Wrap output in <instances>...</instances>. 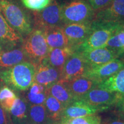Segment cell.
I'll use <instances>...</instances> for the list:
<instances>
[{
  "mask_svg": "<svg viewBox=\"0 0 124 124\" xmlns=\"http://www.w3.org/2000/svg\"><path fill=\"white\" fill-rule=\"evenodd\" d=\"M96 108L80 100H76L64 108L61 118L62 122L76 118L93 115L100 111Z\"/></svg>",
  "mask_w": 124,
  "mask_h": 124,
  "instance_id": "obj_12",
  "label": "cell"
},
{
  "mask_svg": "<svg viewBox=\"0 0 124 124\" xmlns=\"http://www.w3.org/2000/svg\"><path fill=\"white\" fill-rule=\"evenodd\" d=\"M21 48L29 62L37 66L46 58L49 51L44 32L36 28L27 35Z\"/></svg>",
  "mask_w": 124,
  "mask_h": 124,
  "instance_id": "obj_5",
  "label": "cell"
},
{
  "mask_svg": "<svg viewBox=\"0 0 124 124\" xmlns=\"http://www.w3.org/2000/svg\"><path fill=\"white\" fill-rule=\"evenodd\" d=\"M0 12L8 24L20 35H28L33 30L28 16L12 0H0Z\"/></svg>",
  "mask_w": 124,
  "mask_h": 124,
  "instance_id": "obj_3",
  "label": "cell"
},
{
  "mask_svg": "<svg viewBox=\"0 0 124 124\" xmlns=\"http://www.w3.org/2000/svg\"><path fill=\"white\" fill-rule=\"evenodd\" d=\"M116 33L118 39L121 45L122 52H124V25L121 26L116 31Z\"/></svg>",
  "mask_w": 124,
  "mask_h": 124,
  "instance_id": "obj_31",
  "label": "cell"
},
{
  "mask_svg": "<svg viewBox=\"0 0 124 124\" xmlns=\"http://www.w3.org/2000/svg\"><path fill=\"white\" fill-rule=\"evenodd\" d=\"M63 83L75 100L79 99L91 89L96 87L98 85L96 82L84 77L77 78Z\"/></svg>",
  "mask_w": 124,
  "mask_h": 124,
  "instance_id": "obj_16",
  "label": "cell"
},
{
  "mask_svg": "<svg viewBox=\"0 0 124 124\" xmlns=\"http://www.w3.org/2000/svg\"><path fill=\"white\" fill-rule=\"evenodd\" d=\"M14 122L16 124H26L29 118L28 110L25 102L17 98L9 111Z\"/></svg>",
  "mask_w": 124,
  "mask_h": 124,
  "instance_id": "obj_22",
  "label": "cell"
},
{
  "mask_svg": "<svg viewBox=\"0 0 124 124\" xmlns=\"http://www.w3.org/2000/svg\"><path fill=\"white\" fill-rule=\"evenodd\" d=\"M16 98L13 91L7 87H4L0 90V105L6 111L9 112Z\"/></svg>",
  "mask_w": 124,
  "mask_h": 124,
  "instance_id": "obj_25",
  "label": "cell"
},
{
  "mask_svg": "<svg viewBox=\"0 0 124 124\" xmlns=\"http://www.w3.org/2000/svg\"><path fill=\"white\" fill-rule=\"evenodd\" d=\"M86 62L88 66H95L105 64L117 59L118 54L113 49L103 47L79 52Z\"/></svg>",
  "mask_w": 124,
  "mask_h": 124,
  "instance_id": "obj_13",
  "label": "cell"
},
{
  "mask_svg": "<svg viewBox=\"0 0 124 124\" xmlns=\"http://www.w3.org/2000/svg\"><path fill=\"white\" fill-rule=\"evenodd\" d=\"M124 68V62L117 59L105 64L95 66H88L83 77L97 82L98 84L117 73Z\"/></svg>",
  "mask_w": 124,
  "mask_h": 124,
  "instance_id": "obj_9",
  "label": "cell"
},
{
  "mask_svg": "<svg viewBox=\"0 0 124 124\" xmlns=\"http://www.w3.org/2000/svg\"><path fill=\"white\" fill-rule=\"evenodd\" d=\"M27 59L22 48L14 49L8 51L0 52V67L10 68L25 62Z\"/></svg>",
  "mask_w": 124,
  "mask_h": 124,
  "instance_id": "obj_21",
  "label": "cell"
},
{
  "mask_svg": "<svg viewBox=\"0 0 124 124\" xmlns=\"http://www.w3.org/2000/svg\"><path fill=\"white\" fill-rule=\"evenodd\" d=\"M36 67L29 61L23 62L0 72V78L13 89L26 90L34 82Z\"/></svg>",
  "mask_w": 124,
  "mask_h": 124,
  "instance_id": "obj_1",
  "label": "cell"
},
{
  "mask_svg": "<svg viewBox=\"0 0 124 124\" xmlns=\"http://www.w3.org/2000/svg\"><path fill=\"white\" fill-rule=\"evenodd\" d=\"M86 1L96 12L108 6L110 3L111 0H86Z\"/></svg>",
  "mask_w": 124,
  "mask_h": 124,
  "instance_id": "obj_29",
  "label": "cell"
},
{
  "mask_svg": "<svg viewBox=\"0 0 124 124\" xmlns=\"http://www.w3.org/2000/svg\"><path fill=\"white\" fill-rule=\"evenodd\" d=\"M87 68L88 65L81 53L75 51L63 66L59 80L66 82L83 77Z\"/></svg>",
  "mask_w": 124,
  "mask_h": 124,
  "instance_id": "obj_7",
  "label": "cell"
},
{
  "mask_svg": "<svg viewBox=\"0 0 124 124\" xmlns=\"http://www.w3.org/2000/svg\"><path fill=\"white\" fill-rule=\"evenodd\" d=\"M101 118L100 116L93 114L83 117L76 118L62 122V124H101Z\"/></svg>",
  "mask_w": 124,
  "mask_h": 124,
  "instance_id": "obj_26",
  "label": "cell"
},
{
  "mask_svg": "<svg viewBox=\"0 0 124 124\" xmlns=\"http://www.w3.org/2000/svg\"><path fill=\"white\" fill-rule=\"evenodd\" d=\"M44 105L49 119L57 121L61 120L64 107L60 102L50 95H47Z\"/></svg>",
  "mask_w": 124,
  "mask_h": 124,
  "instance_id": "obj_23",
  "label": "cell"
},
{
  "mask_svg": "<svg viewBox=\"0 0 124 124\" xmlns=\"http://www.w3.org/2000/svg\"><path fill=\"white\" fill-rule=\"evenodd\" d=\"M29 119L33 124H46L50 120L44 105H32L28 109Z\"/></svg>",
  "mask_w": 124,
  "mask_h": 124,
  "instance_id": "obj_24",
  "label": "cell"
},
{
  "mask_svg": "<svg viewBox=\"0 0 124 124\" xmlns=\"http://www.w3.org/2000/svg\"><path fill=\"white\" fill-rule=\"evenodd\" d=\"M21 36L8 24L0 12V47H13L23 41Z\"/></svg>",
  "mask_w": 124,
  "mask_h": 124,
  "instance_id": "obj_15",
  "label": "cell"
},
{
  "mask_svg": "<svg viewBox=\"0 0 124 124\" xmlns=\"http://www.w3.org/2000/svg\"><path fill=\"white\" fill-rule=\"evenodd\" d=\"M0 124H7L5 114L1 107H0Z\"/></svg>",
  "mask_w": 124,
  "mask_h": 124,
  "instance_id": "obj_32",
  "label": "cell"
},
{
  "mask_svg": "<svg viewBox=\"0 0 124 124\" xmlns=\"http://www.w3.org/2000/svg\"><path fill=\"white\" fill-rule=\"evenodd\" d=\"M124 24L93 20L92 30L90 34L76 49L75 51L82 52L105 47L109 39Z\"/></svg>",
  "mask_w": 124,
  "mask_h": 124,
  "instance_id": "obj_2",
  "label": "cell"
},
{
  "mask_svg": "<svg viewBox=\"0 0 124 124\" xmlns=\"http://www.w3.org/2000/svg\"><path fill=\"white\" fill-rule=\"evenodd\" d=\"M118 111L122 116H124V94H120L115 103Z\"/></svg>",
  "mask_w": 124,
  "mask_h": 124,
  "instance_id": "obj_30",
  "label": "cell"
},
{
  "mask_svg": "<svg viewBox=\"0 0 124 124\" xmlns=\"http://www.w3.org/2000/svg\"><path fill=\"white\" fill-rule=\"evenodd\" d=\"M95 14V10L86 0H70L62 5L63 25L92 21Z\"/></svg>",
  "mask_w": 124,
  "mask_h": 124,
  "instance_id": "obj_4",
  "label": "cell"
},
{
  "mask_svg": "<svg viewBox=\"0 0 124 124\" xmlns=\"http://www.w3.org/2000/svg\"><path fill=\"white\" fill-rule=\"evenodd\" d=\"M93 20L124 24V0H111L108 6L95 12Z\"/></svg>",
  "mask_w": 124,
  "mask_h": 124,
  "instance_id": "obj_11",
  "label": "cell"
},
{
  "mask_svg": "<svg viewBox=\"0 0 124 124\" xmlns=\"http://www.w3.org/2000/svg\"><path fill=\"white\" fill-rule=\"evenodd\" d=\"M97 87L111 92L124 94V68L100 82Z\"/></svg>",
  "mask_w": 124,
  "mask_h": 124,
  "instance_id": "obj_20",
  "label": "cell"
},
{
  "mask_svg": "<svg viewBox=\"0 0 124 124\" xmlns=\"http://www.w3.org/2000/svg\"><path fill=\"white\" fill-rule=\"evenodd\" d=\"M74 52V49L70 46L54 48L49 50L44 60L61 72L66 61Z\"/></svg>",
  "mask_w": 124,
  "mask_h": 124,
  "instance_id": "obj_17",
  "label": "cell"
},
{
  "mask_svg": "<svg viewBox=\"0 0 124 124\" xmlns=\"http://www.w3.org/2000/svg\"><path fill=\"white\" fill-rule=\"evenodd\" d=\"M105 124H124V121L121 120H119V119H116V120L109 121Z\"/></svg>",
  "mask_w": 124,
  "mask_h": 124,
  "instance_id": "obj_33",
  "label": "cell"
},
{
  "mask_svg": "<svg viewBox=\"0 0 124 124\" xmlns=\"http://www.w3.org/2000/svg\"><path fill=\"white\" fill-rule=\"evenodd\" d=\"M43 31L49 50L56 48L69 46L68 39L65 35L62 27L51 28Z\"/></svg>",
  "mask_w": 124,
  "mask_h": 124,
  "instance_id": "obj_18",
  "label": "cell"
},
{
  "mask_svg": "<svg viewBox=\"0 0 124 124\" xmlns=\"http://www.w3.org/2000/svg\"><path fill=\"white\" fill-rule=\"evenodd\" d=\"M120 94L96 87L78 100L83 101L91 106L99 108L100 110H103L111 105H115Z\"/></svg>",
  "mask_w": 124,
  "mask_h": 124,
  "instance_id": "obj_8",
  "label": "cell"
},
{
  "mask_svg": "<svg viewBox=\"0 0 124 124\" xmlns=\"http://www.w3.org/2000/svg\"><path fill=\"white\" fill-rule=\"evenodd\" d=\"M47 95H50L58 100L64 108L75 100L63 82L60 80L46 87Z\"/></svg>",
  "mask_w": 124,
  "mask_h": 124,
  "instance_id": "obj_19",
  "label": "cell"
},
{
  "mask_svg": "<svg viewBox=\"0 0 124 124\" xmlns=\"http://www.w3.org/2000/svg\"><path fill=\"white\" fill-rule=\"evenodd\" d=\"M61 72L43 60L36 67L34 82L46 87L59 80Z\"/></svg>",
  "mask_w": 124,
  "mask_h": 124,
  "instance_id": "obj_14",
  "label": "cell"
},
{
  "mask_svg": "<svg viewBox=\"0 0 124 124\" xmlns=\"http://www.w3.org/2000/svg\"><path fill=\"white\" fill-rule=\"evenodd\" d=\"M46 93H41L38 94L29 93L27 95L28 100L32 105H44L46 100Z\"/></svg>",
  "mask_w": 124,
  "mask_h": 124,
  "instance_id": "obj_28",
  "label": "cell"
},
{
  "mask_svg": "<svg viewBox=\"0 0 124 124\" xmlns=\"http://www.w3.org/2000/svg\"><path fill=\"white\" fill-rule=\"evenodd\" d=\"M60 5L56 0H52L47 7L39 11H33L35 28L44 31L51 28L62 27Z\"/></svg>",
  "mask_w": 124,
  "mask_h": 124,
  "instance_id": "obj_6",
  "label": "cell"
},
{
  "mask_svg": "<svg viewBox=\"0 0 124 124\" xmlns=\"http://www.w3.org/2000/svg\"><path fill=\"white\" fill-rule=\"evenodd\" d=\"M52 0H21L27 8L33 11H39L48 5Z\"/></svg>",
  "mask_w": 124,
  "mask_h": 124,
  "instance_id": "obj_27",
  "label": "cell"
},
{
  "mask_svg": "<svg viewBox=\"0 0 124 124\" xmlns=\"http://www.w3.org/2000/svg\"><path fill=\"white\" fill-rule=\"evenodd\" d=\"M92 21L65 24L62 26L68 39L69 46L73 48L75 51L90 34L92 30Z\"/></svg>",
  "mask_w": 124,
  "mask_h": 124,
  "instance_id": "obj_10",
  "label": "cell"
}]
</instances>
